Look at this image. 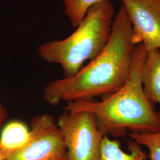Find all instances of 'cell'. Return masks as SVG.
<instances>
[{
	"label": "cell",
	"mask_w": 160,
	"mask_h": 160,
	"mask_svg": "<svg viewBox=\"0 0 160 160\" xmlns=\"http://www.w3.org/2000/svg\"><path fill=\"white\" fill-rule=\"evenodd\" d=\"M137 46L133 42L131 23L121 5L103 51L74 76L50 81L43 90L45 101L57 106L117 92L131 73Z\"/></svg>",
	"instance_id": "6da1fadb"
},
{
	"label": "cell",
	"mask_w": 160,
	"mask_h": 160,
	"mask_svg": "<svg viewBox=\"0 0 160 160\" xmlns=\"http://www.w3.org/2000/svg\"><path fill=\"white\" fill-rule=\"evenodd\" d=\"M147 51L138 45L129 76L117 92L104 96L102 100H78L68 102L65 111H86L94 117L97 128L103 135L115 138L131 133H150L160 131V112L143 91L141 74Z\"/></svg>",
	"instance_id": "7a4b0ae2"
},
{
	"label": "cell",
	"mask_w": 160,
	"mask_h": 160,
	"mask_svg": "<svg viewBox=\"0 0 160 160\" xmlns=\"http://www.w3.org/2000/svg\"><path fill=\"white\" fill-rule=\"evenodd\" d=\"M114 16L112 2L100 1L88 10L68 37L42 44L38 48L40 57L48 62L60 65L65 77L74 76L83 63L97 57L107 45Z\"/></svg>",
	"instance_id": "3957f363"
},
{
	"label": "cell",
	"mask_w": 160,
	"mask_h": 160,
	"mask_svg": "<svg viewBox=\"0 0 160 160\" xmlns=\"http://www.w3.org/2000/svg\"><path fill=\"white\" fill-rule=\"evenodd\" d=\"M57 122L66 145L67 160H100L104 135L91 113L65 111Z\"/></svg>",
	"instance_id": "277c9868"
},
{
	"label": "cell",
	"mask_w": 160,
	"mask_h": 160,
	"mask_svg": "<svg viewBox=\"0 0 160 160\" xmlns=\"http://www.w3.org/2000/svg\"><path fill=\"white\" fill-rule=\"evenodd\" d=\"M7 160H67L63 136L53 116L46 113L33 118L27 143Z\"/></svg>",
	"instance_id": "5b68a950"
},
{
	"label": "cell",
	"mask_w": 160,
	"mask_h": 160,
	"mask_svg": "<svg viewBox=\"0 0 160 160\" xmlns=\"http://www.w3.org/2000/svg\"><path fill=\"white\" fill-rule=\"evenodd\" d=\"M132 24L135 45L160 50V0H120Z\"/></svg>",
	"instance_id": "8992f818"
},
{
	"label": "cell",
	"mask_w": 160,
	"mask_h": 160,
	"mask_svg": "<svg viewBox=\"0 0 160 160\" xmlns=\"http://www.w3.org/2000/svg\"><path fill=\"white\" fill-rule=\"evenodd\" d=\"M143 91L149 100L160 104V50L147 52L141 74Z\"/></svg>",
	"instance_id": "52a82bcc"
},
{
	"label": "cell",
	"mask_w": 160,
	"mask_h": 160,
	"mask_svg": "<svg viewBox=\"0 0 160 160\" xmlns=\"http://www.w3.org/2000/svg\"><path fill=\"white\" fill-rule=\"evenodd\" d=\"M128 148L129 152L123 151L120 148L118 140L110 139L107 135L104 136L102 142L100 160H146L148 155L141 148V145L128 141Z\"/></svg>",
	"instance_id": "ba28073f"
},
{
	"label": "cell",
	"mask_w": 160,
	"mask_h": 160,
	"mask_svg": "<svg viewBox=\"0 0 160 160\" xmlns=\"http://www.w3.org/2000/svg\"><path fill=\"white\" fill-rule=\"evenodd\" d=\"M29 135L30 130L24 122L18 120L10 121L1 129L0 147L8 157L23 148L29 139Z\"/></svg>",
	"instance_id": "9c48e42d"
},
{
	"label": "cell",
	"mask_w": 160,
	"mask_h": 160,
	"mask_svg": "<svg viewBox=\"0 0 160 160\" xmlns=\"http://www.w3.org/2000/svg\"><path fill=\"white\" fill-rule=\"evenodd\" d=\"M102 0H63L64 12L76 28L92 7Z\"/></svg>",
	"instance_id": "30bf717a"
},
{
	"label": "cell",
	"mask_w": 160,
	"mask_h": 160,
	"mask_svg": "<svg viewBox=\"0 0 160 160\" xmlns=\"http://www.w3.org/2000/svg\"><path fill=\"white\" fill-rule=\"evenodd\" d=\"M134 142L146 147L151 160H160V131L150 133H131L129 134Z\"/></svg>",
	"instance_id": "8fae6325"
},
{
	"label": "cell",
	"mask_w": 160,
	"mask_h": 160,
	"mask_svg": "<svg viewBox=\"0 0 160 160\" xmlns=\"http://www.w3.org/2000/svg\"><path fill=\"white\" fill-rule=\"evenodd\" d=\"M8 117L6 108L0 103V133L2 129V125Z\"/></svg>",
	"instance_id": "7c38bea8"
},
{
	"label": "cell",
	"mask_w": 160,
	"mask_h": 160,
	"mask_svg": "<svg viewBox=\"0 0 160 160\" xmlns=\"http://www.w3.org/2000/svg\"><path fill=\"white\" fill-rule=\"evenodd\" d=\"M7 155L0 147V160H7Z\"/></svg>",
	"instance_id": "4fadbf2b"
}]
</instances>
